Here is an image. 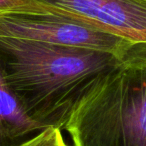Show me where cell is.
<instances>
[{
  "label": "cell",
  "instance_id": "6da1fadb",
  "mask_svg": "<svg viewBox=\"0 0 146 146\" xmlns=\"http://www.w3.org/2000/svg\"><path fill=\"white\" fill-rule=\"evenodd\" d=\"M119 55L0 36L5 78L29 117L45 128L64 129L78 103L116 66Z\"/></svg>",
  "mask_w": 146,
  "mask_h": 146
},
{
  "label": "cell",
  "instance_id": "7a4b0ae2",
  "mask_svg": "<svg viewBox=\"0 0 146 146\" xmlns=\"http://www.w3.org/2000/svg\"><path fill=\"white\" fill-rule=\"evenodd\" d=\"M64 129L73 146H146V41L124 49Z\"/></svg>",
  "mask_w": 146,
  "mask_h": 146
},
{
  "label": "cell",
  "instance_id": "3957f363",
  "mask_svg": "<svg viewBox=\"0 0 146 146\" xmlns=\"http://www.w3.org/2000/svg\"><path fill=\"white\" fill-rule=\"evenodd\" d=\"M0 36L101 50L117 55L133 42L83 19L23 12L0 14Z\"/></svg>",
  "mask_w": 146,
  "mask_h": 146
},
{
  "label": "cell",
  "instance_id": "277c9868",
  "mask_svg": "<svg viewBox=\"0 0 146 146\" xmlns=\"http://www.w3.org/2000/svg\"><path fill=\"white\" fill-rule=\"evenodd\" d=\"M76 14L130 41H146V1L41 0Z\"/></svg>",
  "mask_w": 146,
  "mask_h": 146
},
{
  "label": "cell",
  "instance_id": "5b68a950",
  "mask_svg": "<svg viewBox=\"0 0 146 146\" xmlns=\"http://www.w3.org/2000/svg\"><path fill=\"white\" fill-rule=\"evenodd\" d=\"M43 129L26 113L0 66V146H18Z\"/></svg>",
  "mask_w": 146,
  "mask_h": 146
},
{
  "label": "cell",
  "instance_id": "8992f818",
  "mask_svg": "<svg viewBox=\"0 0 146 146\" xmlns=\"http://www.w3.org/2000/svg\"><path fill=\"white\" fill-rule=\"evenodd\" d=\"M7 12L55 14L86 20V19L82 18L76 14L68 12L64 9L53 6L51 4H47L41 0H0V14Z\"/></svg>",
  "mask_w": 146,
  "mask_h": 146
},
{
  "label": "cell",
  "instance_id": "52a82bcc",
  "mask_svg": "<svg viewBox=\"0 0 146 146\" xmlns=\"http://www.w3.org/2000/svg\"><path fill=\"white\" fill-rule=\"evenodd\" d=\"M18 146H69L64 139L61 129L48 127L31 136Z\"/></svg>",
  "mask_w": 146,
  "mask_h": 146
},
{
  "label": "cell",
  "instance_id": "ba28073f",
  "mask_svg": "<svg viewBox=\"0 0 146 146\" xmlns=\"http://www.w3.org/2000/svg\"><path fill=\"white\" fill-rule=\"evenodd\" d=\"M142 1H146V0H142Z\"/></svg>",
  "mask_w": 146,
  "mask_h": 146
}]
</instances>
